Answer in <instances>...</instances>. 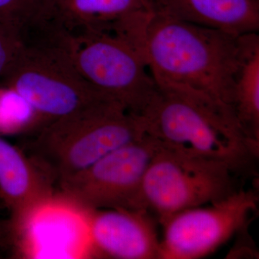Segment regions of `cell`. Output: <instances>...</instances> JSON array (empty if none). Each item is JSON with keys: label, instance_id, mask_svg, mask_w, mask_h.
Here are the masks:
<instances>
[{"label": "cell", "instance_id": "obj_1", "mask_svg": "<svg viewBox=\"0 0 259 259\" xmlns=\"http://www.w3.org/2000/svg\"><path fill=\"white\" fill-rule=\"evenodd\" d=\"M139 116L146 134L165 147L225 162L243 178L254 172L259 143L245 134L231 107L205 94L156 83Z\"/></svg>", "mask_w": 259, "mask_h": 259}, {"label": "cell", "instance_id": "obj_2", "mask_svg": "<svg viewBox=\"0 0 259 259\" xmlns=\"http://www.w3.org/2000/svg\"><path fill=\"white\" fill-rule=\"evenodd\" d=\"M238 37L155 11L141 42L156 83L188 88L231 107Z\"/></svg>", "mask_w": 259, "mask_h": 259}, {"label": "cell", "instance_id": "obj_3", "mask_svg": "<svg viewBox=\"0 0 259 259\" xmlns=\"http://www.w3.org/2000/svg\"><path fill=\"white\" fill-rule=\"evenodd\" d=\"M146 134L139 116L118 102L105 100L42 126L30 142L29 155L56 185Z\"/></svg>", "mask_w": 259, "mask_h": 259}, {"label": "cell", "instance_id": "obj_4", "mask_svg": "<svg viewBox=\"0 0 259 259\" xmlns=\"http://www.w3.org/2000/svg\"><path fill=\"white\" fill-rule=\"evenodd\" d=\"M2 80L5 88L21 99L44 125L112 100L83 79L58 35L24 42Z\"/></svg>", "mask_w": 259, "mask_h": 259}, {"label": "cell", "instance_id": "obj_5", "mask_svg": "<svg viewBox=\"0 0 259 259\" xmlns=\"http://www.w3.org/2000/svg\"><path fill=\"white\" fill-rule=\"evenodd\" d=\"M242 177L225 162L161 144L145 174L140 208L152 213L159 224L177 212L226 198L243 187Z\"/></svg>", "mask_w": 259, "mask_h": 259}, {"label": "cell", "instance_id": "obj_6", "mask_svg": "<svg viewBox=\"0 0 259 259\" xmlns=\"http://www.w3.org/2000/svg\"><path fill=\"white\" fill-rule=\"evenodd\" d=\"M81 76L99 93L139 115L156 88L143 51L111 29L64 34Z\"/></svg>", "mask_w": 259, "mask_h": 259}, {"label": "cell", "instance_id": "obj_7", "mask_svg": "<svg viewBox=\"0 0 259 259\" xmlns=\"http://www.w3.org/2000/svg\"><path fill=\"white\" fill-rule=\"evenodd\" d=\"M161 148L157 139L146 134L59 182L56 196L80 212L141 209L140 192L145 174Z\"/></svg>", "mask_w": 259, "mask_h": 259}, {"label": "cell", "instance_id": "obj_8", "mask_svg": "<svg viewBox=\"0 0 259 259\" xmlns=\"http://www.w3.org/2000/svg\"><path fill=\"white\" fill-rule=\"evenodd\" d=\"M255 190L241 187L226 198L177 212L159 223L160 259H199L245 231L258 209Z\"/></svg>", "mask_w": 259, "mask_h": 259}, {"label": "cell", "instance_id": "obj_9", "mask_svg": "<svg viewBox=\"0 0 259 259\" xmlns=\"http://www.w3.org/2000/svg\"><path fill=\"white\" fill-rule=\"evenodd\" d=\"M81 212L88 228L89 251L94 256L160 259L158 221L149 211L117 208Z\"/></svg>", "mask_w": 259, "mask_h": 259}, {"label": "cell", "instance_id": "obj_10", "mask_svg": "<svg viewBox=\"0 0 259 259\" xmlns=\"http://www.w3.org/2000/svg\"><path fill=\"white\" fill-rule=\"evenodd\" d=\"M55 185L30 155L0 136V198L10 211L12 235L54 200Z\"/></svg>", "mask_w": 259, "mask_h": 259}, {"label": "cell", "instance_id": "obj_11", "mask_svg": "<svg viewBox=\"0 0 259 259\" xmlns=\"http://www.w3.org/2000/svg\"><path fill=\"white\" fill-rule=\"evenodd\" d=\"M156 11L234 36L259 31V0H156Z\"/></svg>", "mask_w": 259, "mask_h": 259}, {"label": "cell", "instance_id": "obj_12", "mask_svg": "<svg viewBox=\"0 0 259 259\" xmlns=\"http://www.w3.org/2000/svg\"><path fill=\"white\" fill-rule=\"evenodd\" d=\"M156 0H51L49 25L65 34L107 30L130 15L156 11Z\"/></svg>", "mask_w": 259, "mask_h": 259}, {"label": "cell", "instance_id": "obj_13", "mask_svg": "<svg viewBox=\"0 0 259 259\" xmlns=\"http://www.w3.org/2000/svg\"><path fill=\"white\" fill-rule=\"evenodd\" d=\"M238 41L231 107L245 134L259 143V35H240Z\"/></svg>", "mask_w": 259, "mask_h": 259}, {"label": "cell", "instance_id": "obj_14", "mask_svg": "<svg viewBox=\"0 0 259 259\" xmlns=\"http://www.w3.org/2000/svg\"><path fill=\"white\" fill-rule=\"evenodd\" d=\"M51 0H0V23L23 35L44 28L50 18Z\"/></svg>", "mask_w": 259, "mask_h": 259}, {"label": "cell", "instance_id": "obj_15", "mask_svg": "<svg viewBox=\"0 0 259 259\" xmlns=\"http://www.w3.org/2000/svg\"><path fill=\"white\" fill-rule=\"evenodd\" d=\"M23 45V34L20 30L0 23V79L9 70Z\"/></svg>", "mask_w": 259, "mask_h": 259}, {"label": "cell", "instance_id": "obj_16", "mask_svg": "<svg viewBox=\"0 0 259 259\" xmlns=\"http://www.w3.org/2000/svg\"><path fill=\"white\" fill-rule=\"evenodd\" d=\"M10 243L9 222L0 220V247Z\"/></svg>", "mask_w": 259, "mask_h": 259}]
</instances>
